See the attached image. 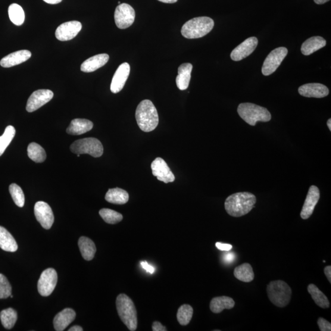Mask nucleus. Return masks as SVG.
<instances>
[{"label": "nucleus", "mask_w": 331, "mask_h": 331, "mask_svg": "<svg viewBox=\"0 0 331 331\" xmlns=\"http://www.w3.org/2000/svg\"><path fill=\"white\" fill-rule=\"evenodd\" d=\"M235 305V302L232 298L220 296L212 299L210 304L211 311L214 314H220L224 309H232Z\"/></svg>", "instance_id": "bb28decb"}, {"label": "nucleus", "mask_w": 331, "mask_h": 331, "mask_svg": "<svg viewBox=\"0 0 331 331\" xmlns=\"http://www.w3.org/2000/svg\"><path fill=\"white\" fill-rule=\"evenodd\" d=\"M193 314V309L191 305L184 304L180 306L178 310L177 318L180 325L186 326L191 321Z\"/></svg>", "instance_id": "72a5a7b5"}, {"label": "nucleus", "mask_w": 331, "mask_h": 331, "mask_svg": "<svg viewBox=\"0 0 331 331\" xmlns=\"http://www.w3.org/2000/svg\"><path fill=\"white\" fill-rule=\"evenodd\" d=\"M28 155L31 160L36 163H43L46 159V154L42 146L38 143L32 142L28 147Z\"/></svg>", "instance_id": "7c9ffc66"}, {"label": "nucleus", "mask_w": 331, "mask_h": 331, "mask_svg": "<svg viewBox=\"0 0 331 331\" xmlns=\"http://www.w3.org/2000/svg\"><path fill=\"white\" fill-rule=\"evenodd\" d=\"M0 248L3 251L15 252L17 251L18 245L13 236L5 227L0 226Z\"/></svg>", "instance_id": "a878e982"}, {"label": "nucleus", "mask_w": 331, "mask_h": 331, "mask_svg": "<svg viewBox=\"0 0 331 331\" xmlns=\"http://www.w3.org/2000/svg\"><path fill=\"white\" fill-rule=\"evenodd\" d=\"M78 245L84 260H92L96 252L95 243L88 237H81L78 242Z\"/></svg>", "instance_id": "393cba45"}, {"label": "nucleus", "mask_w": 331, "mask_h": 331, "mask_svg": "<svg viewBox=\"0 0 331 331\" xmlns=\"http://www.w3.org/2000/svg\"><path fill=\"white\" fill-rule=\"evenodd\" d=\"M158 1L164 3H176L178 0H158Z\"/></svg>", "instance_id": "09e8293b"}, {"label": "nucleus", "mask_w": 331, "mask_h": 331, "mask_svg": "<svg viewBox=\"0 0 331 331\" xmlns=\"http://www.w3.org/2000/svg\"><path fill=\"white\" fill-rule=\"evenodd\" d=\"M234 276L241 282L249 283L254 279L255 274L252 265L249 263H243L235 268Z\"/></svg>", "instance_id": "c85d7f7f"}, {"label": "nucleus", "mask_w": 331, "mask_h": 331, "mask_svg": "<svg viewBox=\"0 0 331 331\" xmlns=\"http://www.w3.org/2000/svg\"><path fill=\"white\" fill-rule=\"evenodd\" d=\"M135 11L129 4L122 3L115 9L114 19L115 24L120 29H126L134 23Z\"/></svg>", "instance_id": "9d476101"}, {"label": "nucleus", "mask_w": 331, "mask_h": 331, "mask_svg": "<svg viewBox=\"0 0 331 331\" xmlns=\"http://www.w3.org/2000/svg\"><path fill=\"white\" fill-rule=\"evenodd\" d=\"M54 97V93L50 90H38L34 92L28 99L26 109L33 112L47 104Z\"/></svg>", "instance_id": "f8f14e48"}, {"label": "nucleus", "mask_w": 331, "mask_h": 331, "mask_svg": "<svg viewBox=\"0 0 331 331\" xmlns=\"http://www.w3.org/2000/svg\"><path fill=\"white\" fill-rule=\"evenodd\" d=\"M136 119L139 129L144 132H151L157 127L158 114L155 106L148 99L140 102L136 111Z\"/></svg>", "instance_id": "f03ea898"}, {"label": "nucleus", "mask_w": 331, "mask_h": 331, "mask_svg": "<svg viewBox=\"0 0 331 331\" xmlns=\"http://www.w3.org/2000/svg\"><path fill=\"white\" fill-rule=\"evenodd\" d=\"M130 73V66L128 63L120 65L112 78L111 90L113 93L120 92L123 89Z\"/></svg>", "instance_id": "f3484780"}, {"label": "nucleus", "mask_w": 331, "mask_h": 331, "mask_svg": "<svg viewBox=\"0 0 331 331\" xmlns=\"http://www.w3.org/2000/svg\"><path fill=\"white\" fill-rule=\"evenodd\" d=\"M57 273L54 268H49L44 271L37 283L39 294L45 297L51 295L57 285Z\"/></svg>", "instance_id": "1a4fd4ad"}, {"label": "nucleus", "mask_w": 331, "mask_h": 331, "mask_svg": "<svg viewBox=\"0 0 331 331\" xmlns=\"http://www.w3.org/2000/svg\"><path fill=\"white\" fill-rule=\"evenodd\" d=\"M140 264H141V266L143 268H144L148 273L152 274L154 273L155 268L152 266V265H149L148 262L142 261L141 263H140Z\"/></svg>", "instance_id": "79ce46f5"}, {"label": "nucleus", "mask_w": 331, "mask_h": 331, "mask_svg": "<svg viewBox=\"0 0 331 331\" xmlns=\"http://www.w3.org/2000/svg\"><path fill=\"white\" fill-rule=\"evenodd\" d=\"M105 199L112 204L122 205L129 200V195L123 189L115 188L109 189L105 196Z\"/></svg>", "instance_id": "cd10ccee"}, {"label": "nucleus", "mask_w": 331, "mask_h": 331, "mask_svg": "<svg viewBox=\"0 0 331 331\" xmlns=\"http://www.w3.org/2000/svg\"><path fill=\"white\" fill-rule=\"evenodd\" d=\"M192 70L193 65L189 63L181 65L178 69L176 84L179 90H185L188 89Z\"/></svg>", "instance_id": "4be33fe9"}, {"label": "nucleus", "mask_w": 331, "mask_h": 331, "mask_svg": "<svg viewBox=\"0 0 331 331\" xmlns=\"http://www.w3.org/2000/svg\"><path fill=\"white\" fill-rule=\"evenodd\" d=\"M326 45V40L321 36H314L302 44L301 52L303 55H310Z\"/></svg>", "instance_id": "b1692460"}, {"label": "nucleus", "mask_w": 331, "mask_h": 331, "mask_svg": "<svg viewBox=\"0 0 331 331\" xmlns=\"http://www.w3.org/2000/svg\"><path fill=\"white\" fill-rule=\"evenodd\" d=\"M214 27V22L208 17L193 18L183 25L181 33L187 39L200 38L211 32Z\"/></svg>", "instance_id": "7ed1b4c3"}, {"label": "nucleus", "mask_w": 331, "mask_h": 331, "mask_svg": "<svg viewBox=\"0 0 331 331\" xmlns=\"http://www.w3.org/2000/svg\"><path fill=\"white\" fill-rule=\"evenodd\" d=\"M82 327H81L79 326H74L71 327L70 329H68V331H82Z\"/></svg>", "instance_id": "49530a36"}, {"label": "nucleus", "mask_w": 331, "mask_h": 331, "mask_svg": "<svg viewBox=\"0 0 331 331\" xmlns=\"http://www.w3.org/2000/svg\"><path fill=\"white\" fill-rule=\"evenodd\" d=\"M257 202L254 195L249 192H240L230 195L224 202L227 214L233 217H240L249 213Z\"/></svg>", "instance_id": "f257e3e1"}, {"label": "nucleus", "mask_w": 331, "mask_h": 331, "mask_svg": "<svg viewBox=\"0 0 331 331\" xmlns=\"http://www.w3.org/2000/svg\"><path fill=\"white\" fill-rule=\"evenodd\" d=\"M298 92L304 97L316 98L326 97L329 93L328 88L319 83L305 84L299 87Z\"/></svg>", "instance_id": "a211bd4d"}, {"label": "nucleus", "mask_w": 331, "mask_h": 331, "mask_svg": "<svg viewBox=\"0 0 331 331\" xmlns=\"http://www.w3.org/2000/svg\"><path fill=\"white\" fill-rule=\"evenodd\" d=\"M93 127V123L91 121L83 118H76L71 121L67 132L71 135H80L89 132Z\"/></svg>", "instance_id": "5701e85b"}, {"label": "nucleus", "mask_w": 331, "mask_h": 331, "mask_svg": "<svg viewBox=\"0 0 331 331\" xmlns=\"http://www.w3.org/2000/svg\"><path fill=\"white\" fill-rule=\"evenodd\" d=\"M12 294L11 284L4 275L0 274V299L10 297Z\"/></svg>", "instance_id": "4c0bfd02"}, {"label": "nucleus", "mask_w": 331, "mask_h": 331, "mask_svg": "<svg viewBox=\"0 0 331 331\" xmlns=\"http://www.w3.org/2000/svg\"><path fill=\"white\" fill-rule=\"evenodd\" d=\"M314 1L317 5H323L324 3L328 2L330 0H314Z\"/></svg>", "instance_id": "de8ad7c7"}, {"label": "nucleus", "mask_w": 331, "mask_h": 331, "mask_svg": "<svg viewBox=\"0 0 331 331\" xmlns=\"http://www.w3.org/2000/svg\"><path fill=\"white\" fill-rule=\"evenodd\" d=\"M76 312L71 308H65L54 318V326L57 331H63L73 322L76 318Z\"/></svg>", "instance_id": "aec40b11"}, {"label": "nucleus", "mask_w": 331, "mask_h": 331, "mask_svg": "<svg viewBox=\"0 0 331 331\" xmlns=\"http://www.w3.org/2000/svg\"><path fill=\"white\" fill-rule=\"evenodd\" d=\"M0 319L5 328L11 329L17 320V312L12 308L5 309L0 313Z\"/></svg>", "instance_id": "473e14b6"}, {"label": "nucleus", "mask_w": 331, "mask_h": 331, "mask_svg": "<svg viewBox=\"0 0 331 331\" xmlns=\"http://www.w3.org/2000/svg\"><path fill=\"white\" fill-rule=\"evenodd\" d=\"M320 198L319 189L316 186L312 185L308 190L307 197L301 212V217L302 219L307 220L311 217Z\"/></svg>", "instance_id": "dca6fc26"}, {"label": "nucleus", "mask_w": 331, "mask_h": 331, "mask_svg": "<svg viewBox=\"0 0 331 331\" xmlns=\"http://www.w3.org/2000/svg\"><path fill=\"white\" fill-rule=\"evenodd\" d=\"M116 307L122 322L130 330H136L137 326V312L132 300L126 295L120 294L116 299Z\"/></svg>", "instance_id": "39448f33"}, {"label": "nucleus", "mask_w": 331, "mask_h": 331, "mask_svg": "<svg viewBox=\"0 0 331 331\" xmlns=\"http://www.w3.org/2000/svg\"><path fill=\"white\" fill-rule=\"evenodd\" d=\"M99 214L106 223L117 224L123 220V215L118 212L109 209H102Z\"/></svg>", "instance_id": "f704fd0d"}, {"label": "nucleus", "mask_w": 331, "mask_h": 331, "mask_svg": "<svg viewBox=\"0 0 331 331\" xmlns=\"http://www.w3.org/2000/svg\"><path fill=\"white\" fill-rule=\"evenodd\" d=\"M109 59V56L106 54H98L87 59L81 65L80 70L84 73H92L104 66Z\"/></svg>", "instance_id": "412c9836"}, {"label": "nucleus", "mask_w": 331, "mask_h": 331, "mask_svg": "<svg viewBox=\"0 0 331 331\" xmlns=\"http://www.w3.org/2000/svg\"><path fill=\"white\" fill-rule=\"evenodd\" d=\"M152 174L158 180L165 183L173 182L175 176L163 158L158 157L151 164Z\"/></svg>", "instance_id": "4468645a"}, {"label": "nucleus", "mask_w": 331, "mask_h": 331, "mask_svg": "<svg viewBox=\"0 0 331 331\" xmlns=\"http://www.w3.org/2000/svg\"><path fill=\"white\" fill-rule=\"evenodd\" d=\"M9 190L15 204L18 207L23 208L25 204V196L20 187L17 184L12 183L9 186Z\"/></svg>", "instance_id": "e433bc0d"}, {"label": "nucleus", "mask_w": 331, "mask_h": 331, "mask_svg": "<svg viewBox=\"0 0 331 331\" xmlns=\"http://www.w3.org/2000/svg\"><path fill=\"white\" fill-rule=\"evenodd\" d=\"M82 27V24L79 22H67L57 28L55 32V36L61 42L73 39L80 32Z\"/></svg>", "instance_id": "ddd939ff"}, {"label": "nucleus", "mask_w": 331, "mask_h": 331, "mask_svg": "<svg viewBox=\"0 0 331 331\" xmlns=\"http://www.w3.org/2000/svg\"><path fill=\"white\" fill-rule=\"evenodd\" d=\"M258 44V40L257 37H249L233 50L231 54V58L235 61L243 60L254 52Z\"/></svg>", "instance_id": "2eb2a0df"}, {"label": "nucleus", "mask_w": 331, "mask_h": 331, "mask_svg": "<svg viewBox=\"0 0 331 331\" xmlns=\"http://www.w3.org/2000/svg\"><path fill=\"white\" fill-rule=\"evenodd\" d=\"M235 259V255L233 253H230V254L224 255L223 257V260L227 263H232V262Z\"/></svg>", "instance_id": "37998d69"}, {"label": "nucleus", "mask_w": 331, "mask_h": 331, "mask_svg": "<svg viewBox=\"0 0 331 331\" xmlns=\"http://www.w3.org/2000/svg\"><path fill=\"white\" fill-rule=\"evenodd\" d=\"M8 14L11 21L15 26H20L25 21V12L20 5L13 3L9 6Z\"/></svg>", "instance_id": "2f4dec72"}, {"label": "nucleus", "mask_w": 331, "mask_h": 331, "mask_svg": "<svg viewBox=\"0 0 331 331\" xmlns=\"http://www.w3.org/2000/svg\"><path fill=\"white\" fill-rule=\"evenodd\" d=\"M215 246H216V247L221 251L229 252L233 248L232 245L221 242H217L215 243Z\"/></svg>", "instance_id": "ea45409f"}, {"label": "nucleus", "mask_w": 331, "mask_h": 331, "mask_svg": "<svg viewBox=\"0 0 331 331\" xmlns=\"http://www.w3.org/2000/svg\"><path fill=\"white\" fill-rule=\"evenodd\" d=\"M317 324L321 331H330L331 324L323 318H318Z\"/></svg>", "instance_id": "58836bf2"}, {"label": "nucleus", "mask_w": 331, "mask_h": 331, "mask_svg": "<svg viewBox=\"0 0 331 331\" xmlns=\"http://www.w3.org/2000/svg\"><path fill=\"white\" fill-rule=\"evenodd\" d=\"M70 149L74 154H89L95 158L101 157L104 151L101 142L94 137L76 140L72 143Z\"/></svg>", "instance_id": "0eeeda50"}, {"label": "nucleus", "mask_w": 331, "mask_h": 331, "mask_svg": "<svg viewBox=\"0 0 331 331\" xmlns=\"http://www.w3.org/2000/svg\"><path fill=\"white\" fill-rule=\"evenodd\" d=\"M118 4L120 5V2H118Z\"/></svg>", "instance_id": "3c124183"}, {"label": "nucleus", "mask_w": 331, "mask_h": 331, "mask_svg": "<svg viewBox=\"0 0 331 331\" xmlns=\"http://www.w3.org/2000/svg\"><path fill=\"white\" fill-rule=\"evenodd\" d=\"M237 112L251 126H255L258 121L267 122L271 120V114L266 108L253 103H241L237 108Z\"/></svg>", "instance_id": "20e7f679"}, {"label": "nucleus", "mask_w": 331, "mask_h": 331, "mask_svg": "<svg viewBox=\"0 0 331 331\" xmlns=\"http://www.w3.org/2000/svg\"><path fill=\"white\" fill-rule=\"evenodd\" d=\"M288 49L283 47L278 48L273 50L266 58L265 59L262 73L264 76H267L274 73L277 69L280 67L282 62L288 54Z\"/></svg>", "instance_id": "6e6552de"}, {"label": "nucleus", "mask_w": 331, "mask_h": 331, "mask_svg": "<svg viewBox=\"0 0 331 331\" xmlns=\"http://www.w3.org/2000/svg\"><path fill=\"white\" fill-rule=\"evenodd\" d=\"M15 134L14 127L9 126L6 128L4 133L0 136V156L3 154L6 148L10 144Z\"/></svg>", "instance_id": "c9c22d12"}, {"label": "nucleus", "mask_w": 331, "mask_h": 331, "mask_svg": "<svg viewBox=\"0 0 331 331\" xmlns=\"http://www.w3.org/2000/svg\"><path fill=\"white\" fill-rule=\"evenodd\" d=\"M34 215L36 220L44 229L49 230L54 222V214L48 203L39 201L34 205Z\"/></svg>", "instance_id": "9b49d317"}, {"label": "nucleus", "mask_w": 331, "mask_h": 331, "mask_svg": "<svg viewBox=\"0 0 331 331\" xmlns=\"http://www.w3.org/2000/svg\"><path fill=\"white\" fill-rule=\"evenodd\" d=\"M268 299L278 307H286L291 301L292 290L283 280L272 281L267 286Z\"/></svg>", "instance_id": "423d86ee"}, {"label": "nucleus", "mask_w": 331, "mask_h": 331, "mask_svg": "<svg viewBox=\"0 0 331 331\" xmlns=\"http://www.w3.org/2000/svg\"><path fill=\"white\" fill-rule=\"evenodd\" d=\"M32 57V53L27 50H21L11 53L0 61V65L3 68H11L16 66L27 61Z\"/></svg>", "instance_id": "6ab92c4d"}, {"label": "nucleus", "mask_w": 331, "mask_h": 331, "mask_svg": "<svg viewBox=\"0 0 331 331\" xmlns=\"http://www.w3.org/2000/svg\"><path fill=\"white\" fill-rule=\"evenodd\" d=\"M327 127H328V128H329V130L331 131V120H330V118H329V119L328 120H327Z\"/></svg>", "instance_id": "8fccbe9b"}, {"label": "nucleus", "mask_w": 331, "mask_h": 331, "mask_svg": "<svg viewBox=\"0 0 331 331\" xmlns=\"http://www.w3.org/2000/svg\"><path fill=\"white\" fill-rule=\"evenodd\" d=\"M152 330L154 331H167L166 327L162 325V324L158 321H155L152 324Z\"/></svg>", "instance_id": "a19ab883"}, {"label": "nucleus", "mask_w": 331, "mask_h": 331, "mask_svg": "<svg viewBox=\"0 0 331 331\" xmlns=\"http://www.w3.org/2000/svg\"><path fill=\"white\" fill-rule=\"evenodd\" d=\"M43 1L48 3V4L56 5L61 3L62 0H43Z\"/></svg>", "instance_id": "a18cd8bd"}, {"label": "nucleus", "mask_w": 331, "mask_h": 331, "mask_svg": "<svg viewBox=\"0 0 331 331\" xmlns=\"http://www.w3.org/2000/svg\"><path fill=\"white\" fill-rule=\"evenodd\" d=\"M324 274H325L327 280H329V283H331V266L327 265L324 268Z\"/></svg>", "instance_id": "c03bdc74"}, {"label": "nucleus", "mask_w": 331, "mask_h": 331, "mask_svg": "<svg viewBox=\"0 0 331 331\" xmlns=\"http://www.w3.org/2000/svg\"><path fill=\"white\" fill-rule=\"evenodd\" d=\"M307 291L312 296V299L318 306L322 308H327L330 307V302L326 295L320 291L319 288L314 284H310L307 287Z\"/></svg>", "instance_id": "c756f323"}]
</instances>
